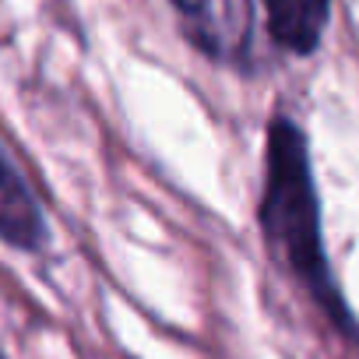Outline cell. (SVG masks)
Here are the masks:
<instances>
[{
  "label": "cell",
  "mask_w": 359,
  "mask_h": 359,
  "mask_svg": "<svg viewBox=\"0 0 359 359\" xmlns=\"http://www.w3.org/2000/svg\"><path fill=\"white\" fill-rule=\"evenodd\" d=\"M0 240L15 250H39L50 240L46 215L4 144H0Z\"/></svg>",
  "instance_id": "cell-3"
},
{
  "label": "cell",
  "mask_w": 359,
  "mask_h": 359,
  "mask_svg": "<svg viewBox=\"0 0 359 359\" xmlns=\"http://www.w3.org/2000/svg\"><path fill=\"white\" fill-rule=\"evenodd\" d=\"M268 32L289 53H313L331 15V0H264Z\"/></svg>",
  "instance_id": "cell-4"
},
{
  "label": "cell",
  "mask_w": 359,
  "mask_h": 359,
  "mask_svg": "<svg viewBox=\"0 0 359 359\" xmlns=\"http://www.w3.org/2000/svg\"><path fill=\"white\" fill-rule=\"evenodd\" d=\"M268 165H264V194H261V229L271 254L299 278V285L331 313V320L359 334L355 317L348 313L341 289L334 285L324 233H320V201L313 187L310 148L303 130L289 116L268 123Z\"/></svg>",
  "instance_id": "cell-1"
},
{
  "label": "cell",
  "mask_w": 359,
  "mask_h": 359,
  "mask_svg": "<svg viewBox=\"0 0 359 359\" xmlns=\"http://www.w3.org/2000/svg\"><path fill=\"white\" fill-rule=\"evenodd\" d=\"M201 53L240 64L254 36V0H172Z\"/></svg>",
  "instance_id": "cell-2"
}]
</instances>
